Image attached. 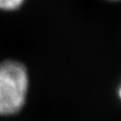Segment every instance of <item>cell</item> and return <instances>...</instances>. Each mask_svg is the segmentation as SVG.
<instances>
[{"label":"cell","instance_id":"obj_1","mask_svg":"<svg viewBox=\"0 0 121 121\" xmlns=\"http://www.w3.org/2000/svg\"><path fill=\"white\" fill-rule=\"evenodd\" d=\"M28 90L24 66L14 60L0 64V115H12L23 107Z\"/></svg>","mask_w":121,"mask_h":121},{"label":"cell","instance_id":"obj_2","mask_svg":"<svg viewBox=\"0 0 121 121\" xmlns=\"http://www.w3.org/2000/svg\"><path fill=\"white\" fill-rule=\"evenodd\" d=\"M25 0H0L1 10H15L23 4Z\"/></svg>","mask_w":121,"mask_h":121}]
</instances>
